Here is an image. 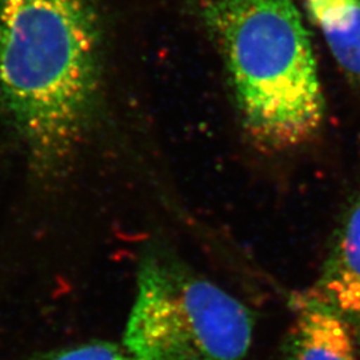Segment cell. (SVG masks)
Listing matches in <instances>:
<instances>
[{"instance_id":"obj_1","label":"cell","mask_w":360,"mask_h":360,"mask_svg":"<svg viewBox=\"0 0 360 360\" xmlns=\"http://www.w3.org/2000/svg\"><path fill=\"white\" fill-rule=\"evenodd\" d=\"M102 84L95 0H0V114L52 172L90 126Z\"/></svg>"},{"instance_id":"obj_2","label":"cell","mask_w":360,"mask_h":360,"mask_svg":"<svg viewBox=\"0 0 360 360\" xmlns=\"http://www.w3.org/2000/svg\"><path fill=\"white\" fill-rule=\"evenodd\" d=\"M212 40L247 138L263 154L314 142L326 98L307 19L296 0H191Z\"/></svg>"},{"instance_id":"obj_5","label":"cell","mask_w":360,"mask_h":360,"mask_svg":"<svg viewBox=\"0 0 360 360\" xmlns=\"http://www.w3.org/2000/svg\"><path fill=\"white\" fill-rule=\"evenodd\" d=\"M292 312L282 342V360H358L359 349L346 323L306 291L290 296Z\"/></svg>"},{"instance_id":"obj_6","label":"cell","mask_w":360,"mask_h":360,"mask_svg":"<svg viewBox=\"0 0 360 360\" xmlns=\"http://www.w3.org/2000/svg\"><path fill=\"white\" fill-rule=\"evenodd\" d=\"M348 83L360 90V0H296Z\"/></svg>"},{"instance_id":"obj_7","label":"cell","mask_w":360,"mask_h":360,"mask_svg":"<svg viewBox=\"0 0 360 360\" xmlns=\"http://www.w3.org/2000/svg\"><path fill=\"white\" fill-rule=\"evenodd\" d=\"M30 360H135V358L124 346L94 340L41 352Z\"/></svg>"},{"instance_id":"obj_4","label":"cell","mask_w":360,"mask_h":360,"mask_svg":"<svg viewBox=\"0 0 360 360\" xmlns=\"http://www.w3.org/2000/svg\"><path fill=\"white\" fill-rule=\"evenodd\" d=\"M304 291L346 323L360 352V181L340 208L318 276Z\"/></svg>"},{"instance_id":"obj_3","label":"cell","mask_w":360,"mask_h":360,"mask_svg":"<svg viewBox=\"0 0 360 360\" xmlns=\"http://www.w3.org/2000/svg\"><path fill=\"white\" fill-rule=\"evenodd\" d=\"M255 311L167 247L148 245L124 347L135 360H248Z\"/></svg>"}]
</instances>
